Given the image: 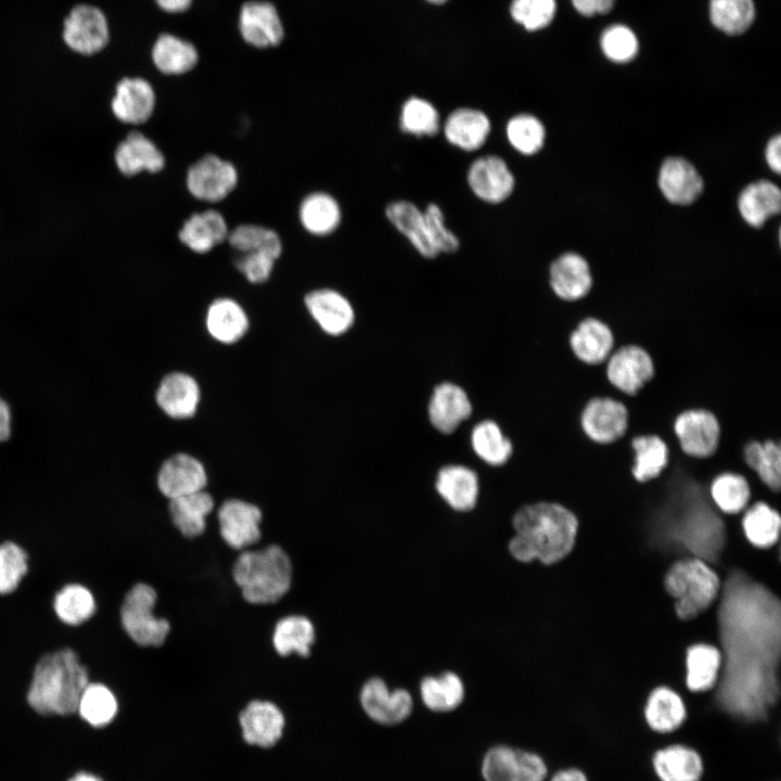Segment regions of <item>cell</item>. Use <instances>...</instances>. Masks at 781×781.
I'll return each instance as SVG.
<instances>
[{"instance_id":"obj_49","label":"cell","mask_w":781,"mask_h":781,"mask_svg":"<svg viewBox=\"0 0 781 781\" xmlns=\"http://www.w3.org/2000/svg\"><path fill=\"white\" fill-rule=\"evenodd\" d=\"M780 515L765 502H756L744 514L743 530L748 541L758 548L776 543L780 533Z\"/></svg>"},{"instance_id":"obj_11","label":"cell","mask_w":781,"mask_h":781,"mask_svg":"<svg viewBox=\"0 0 781 781\" xmlns=\"http://www.w3.org/2000/svg\"><path fill=\"white\" fill-rule=\"evenodd\" d=\"M235 166L215 154H206L194 162L185 175L189 193L196 200L217 203L225 200L236 187Z\"/></svg>"},{"instance_id":"obj_34","label":"cell","mask_w":781,"mask_h":781,"mask_svg":"<svg viewBox=\"0 0 781 781\" xmlns=\"http://www.w3.org/2000/svg\"><path fill=\"white\" fill-rule=\"evenodd\" d=\"M205 323L210 336L222 344L238 342L248 329L244 309L229 297L217 298L209 305Z\"/></svg>"},{"instance_id":"obj_6","label":"cell","mask_w":781,"mask_h":781,"mask_svg":"<svg viewBox=\"0 0 781 781\" xmlns=\"http://www.w3.org/2000/svg\"><path fill=\"white\" fill-rule=\"evenodd\" d=\"M689 503L677 513L670 527L671 536L695 558L716 561L725 546L724 524L704 500Z\"/></svg>"},{"instance_id":"obj_51","label":"cell","mask_w":781,"mask_h":781,"mask_svg":"<svg viewBox=\"0 0 781 781\" xmlns=\"http://www.w3.org/2000/svg\"><path fill=\"white\" fill-rule=\"evenodd\" d=\"M710 497L719 510L725 513L735 514L747 505L751 498V488L743 475L735 472H725L713 479Z\"/></svg>"},{"instance_id":"obj_36","label":"cell","mask_w":781,"mask_h":781,"mask_svg":"<svg viewBox=\"0 0 781 781\" xmlns=\"http://www.w3.org/2000/svg\"><path fill=\"white\" fill-rule=\"evenodd\" d=\"M633 452L630 472L638 483H646L658 477L669 462V448L666 440L657 434H642L630 441Z\"/></svg>"},{"instance_id":"obj_47","label":"cell","mask_w":781,"mask_h":781,"mask_svg":"<svg viewBox=\"0 0 781 781\" xmlns=\"http://www.w3.org/2000/svg\"><path fill=\"white\" fill-rule=\"evenodd\" d=\"M227 241L238 254L267 252L280 257L283 252L278 232L255 223H243L229 230Z\"/></svg>"},{"instance_id":"obj_2","label":"cell","mask_w":781,"mask_h":781,"mask_svg":"<svg viewBox=\"0 0 781 781\" xmlns=\"http://www.w3.org/2000/svg\"><path fill=\"white\" fill-rule=\"evenodd\" d=\"M515 535L509 543L511 554L521 562L539 560L553 564L573 549L578 529L576 515L554 502H537L517 510L512 521Z\"/></svg>"},{"instance_id":"obj_46","label":"cell","mask_w":781,"mask_h":781,"mask_svg":"<svg viewBox=\"0 0 781 781\" xmlns=\"http://www.w3.org/2000/svg\"><path fill=\"white\" fill-rule=\"evenodd\" d=\"M471 444L478 458L490 465H502L511 457L512 443L500 426L490 420L477 423L471 434Z\"/></svg>"},{"instance_id":"obj_17","label":"cell","mask_w":781,"mask_h":781,"mask_svg":"<svg viewBox=\"0 0 781 781\" xmlns=\"http://www.w3.org/2000/svg\"><path fill=\"white\" fill-rule=\"evenodd\" d=\"M653 773L658 781H702L705 763L702 754L686 743H670L651 756Z\"/></svg>"},{"instance_id":"obj_58","label":"cell","mask_w":781,"mask_h":781,"mask_svg":"<svg viewBox=\"0 0 781 781\" xmlns=\"http://www.w3.org/2000/svg\"><path fill=\"white\" fill-rule=\"evenodd\" d=\"M616 0H572L575 10L584 16L609 13Z\"/></svg>"},{"instance_id":"obj_18","label":"cell","mask_w":781,"mask_h":781,"mask_svg":"<svg viewBox=\"0 0 781 781\" xmlns=\"http://www.w3.org/2000/svg\"><path fill=\"white\" fill-rule=\"evenodd\" d=\"M207 474L204 465L188 453H176L163 462L157 474L159 491L169 500L204 490Z\"/></svg>"},{"instance_id":"obj_59","label":"cell","mask_w":781,"mask_h":781,"mask_svg":"<svg viewBox=\"0 0 781 781\" xmlns=\"http://www.w3.org/2000/svg\"><path fill=\"white\" fill-rule=\"evenodd\" d=\"M547 781H590L589 777L579 767L571 766L556 770Z\"/></svg>"},{"instance_id":"obj_43","label":"cell","mask_w":781,"mask_h":781,"mask_svg":"<svg viewBox=\"0 0 781 781\" xmlns=\"http://www.w3.org/2000/svg\"><path fill=\"white\" fill-rule=\"evenodd\" d=\"M315 641V628L305 616L291 615L281 618L273 630L272 643L281 656L297 653L300 656L310 654Z\"/></svg>"},{"instance_id":"obj_12","label":"cell","mask_w":781,"mask_h":781,"mask_svg":"<svg viewBox=\"0 0 781 781\" xmlns=\"http://www.w3.org/2000/svg\"><path fill=\"white\" fill-rule=\"evenodd\" d=\"M655 374L651 354L638 344L618 347L606 360L607 382L624 395H637Z\"/></svg>"},{"instance_id":"obj_3","label":"cell","mask_w":781,"mask_h":781,"mask_svg":"<svg viewBox=\"0 0 781 781\" xmlns=\"http://www.w3.org/2000/svg\"><path fill=\"white\" fill-rule=\"evenodd\" d=\"M89 681L88 669L75 650L47 652L34 666L27 703L40 715H72Z\"/></svg>"},{"instance_id":"obj_64","label":"cell","mask_w":781,"mask_h":781,"mask_svg":"<svg viewBox=\"0 0 781 781\" xmlns=\"http://www.w3.org/2000/svg\"><path fill=\"white\" fill-rule=\"evenodd\" d=\"M426 1H428V2H431V3H433V4H441V3H445V2L448 1V0H426Z\"/></svg>"},{"instance_id":"obj_61","label":"cell","mask_w":781,"mask_h":781,"mask_svg":"<svg viewBox=\"0 0 781 781\" xmlns=\"http://www.w3.org/2000/svg\"><path fill=\"white\" fill-rule=\"evenodd\" d=\"M781 138L780 136L773 137L766 149V161L769 167L777 174L781 170Z\"/></svg>"},{"instance_id":"obj_13","label":"cell","mask_w":781,"mask_h":781,"mask_svg":"<svg viewBox=\"0 0 781 781\" xmlns=\"http://www.w3.org/2000/svg\"><path fill=\"white\" fill-rule=\"evenodd\" d=\"M110 38L104 13L91 4H77L64 20L63 40L73 51L92 55L103 50Z\"/></svg>"},{"instance_id":"obj_63","label":"cell","mask_w":781,"mask_h":781,"mask_svg":"<svg viewBox=\"0 0 781 781\" xmlns=\"http://www.w3.org/2000/svg\"><path fill=\"white\" fill-rule=\"evenodd\" d=\"M68 781H103L98 776L90 773V772H78L75 776H73Z\"/></svg>"},{"instance_id":"obj_31","label":"cell","mask_w":781,"mask_h":781,"mask_svg":"<svg viewBox=\"0 0 781 781\" xmlns=\"http://www.w3.org/2000/svg\"><path fill=\"white\" fill-rule=\"evenodd\" d=\"M225 217L215 209L192 214L181 226L178 238L191 252L205 254L227 240Z\"/></svg>"},{"instance_id":"obj_38","label":"cell","mask_w":781,"mask_h":781,"mask_svg":"<svg viewBox=\"0 0 781 781\" xmlns=\"http://www.w3.org/2000/svg\"><path fill=\"white\" fill-rule=\"evenodd\" d=\"M738 206L752 227H761L781 209V191L774 183L760 180L748 184L740 194Z\"/></svg>"},{"instance_id":"obj_7","label":"cell","mask_w":781,"mask_h":781,"mask_svg":"<svg viewBox=\"0 0 781 781\" xmlns=\"http://www.w3.org/2000/svg\"><path fill=\"white\" fill-rule=\"evenodd\" d=\"M156 598L153 587L138 582L126 593L120 606L124 631L141 646L162 645L170 630L168 620L153 613Z\"/></svg>"},{"instance_id":"obj_57","label":"cell","mask_w":781,"mask_h":781,"mask_svg":"<svg viewBox=\"0 0 781 781\" xmlns=\"http://www.w3.org/2000/svg\"><path fill=\"white\" fill-rule=\"evenodd\" d=\"M279 258L271 253L255 252L239 254L234 264L248 282L259 284L270 278L274 264Z\"/></svg>"},{"instance_id":"obj_20","label":"cell","mask_w":781,"mask_h":781,"mask_svg":"<svg viewBox=\"0 0 781 781\" xmlns=\"http://www.w3.org/2000/svg\"><path fill=\"white\" fill-rule=\"evenodd\" d=\"M155 105V91L151 84L141 77H125L119 80L111 102L113 115L128 125L148 121Z\"/></svg>"},{"instance_id":"obj_37","label":"cell","mask_w":781,"mask_h":781,"mask_svg":"<svg viewBox=\"0 0 781 781\" xmlns=\"http://www.w3.org/2000/svg\"><path fill=\"white\" fill-rule=\"evenodd\" d=\"M52 607L61 623L76 627L94 616L97 600L87 586L80 582H68L55 592Z\"/></svg>"},{"instance_id":"obj_54","label":"cell","mask_w":781,"mask_h":781,"mask_svg":"<svg viewBox=\"0 0 781 781\" xmlns=\"http://www.w3.org/2000/svg\"><path fill=\"white\" fill-rule=\"evenodd\" d=\"M556 11L555 0H512V18L528 31L547 27Z\"/></svg>"},{"instance_id":"obj_52","label":"cell","mask_w":781,"mask_h":781,"mask_svg":"<svg viewBox=\"0 0 781 781\" xmlns=\"http://www.w3.org/2000/svg\"><path fill=\"white\" fill-rule=\"evenodd\" d=\"M509 144L520 154L530 156L543 146L546 129L534 115L520 113L512 116L505 125Z\"/></svg>"},{"instance_id":"obj_29","label":"cell","mask_w":781,"mask_h":781,"mask_svg":"<svg viewBox=\"0 0 781 781\" xmlns=\"http://www.w3.org/2000/svg\"><path fill=\"white\" fill-rule=\"evenodd\" d=\"M688 712L682 697L668 687H657L649 694L643 708L648 728L656 734H670L687 720Z\"/></svg>"},{"instance_id":"obj_42","label":"cell","mask_w":781,"mask_h":781,"mask_svg":"<svg viewBox=\"0 0 781 781\" xmlns=\"http://www.w3.org/2000/svg\"><path fill=\"white\" fill-rule=\"evenodd\" d=\"M152 60L163 74L181 75L193 69L199 55L191 42L170 34H163L153 46Z\"/></svg>"},{"instance_id":"obj_48","label":"cell","mask_w":781,"mask_h":781,"mask_svg":"<svg viewBox=\"0 0 781 781\" xmlns=\"http://www.w3.org/2000/svg\"><path fill=\"white\" fill-rule=\"evenodd\" d=\"M712 24L727 35L744 33L755 18L753 0H710Z\"/></svg>"},{"instance_id":"obj_27","label":"cell","mask_w":781,"mask_h":781,"mask_svg":"<svg viewBox=\"0 0 781 781\" xmlns=\"http://www.w3.org/2000/svg\"><path fill=\"white\" fill-rule=\"evenodd\" d=\"M428 419L432 425L444 434L452 433L472 412L469 396L457 384H438L430 398Z\"/></svg>"},{"instance_id":"obj_45","label":"cell","mask_w":781,"mask_h":781,"mask_svg":"<svg viewBox=\"0 0 781 781\" xmlns=\"http://www.w3.org/2000/svg\"><path fill=\"white\" fill-rule=\"evenodd\" d=\"M118 712V702L113 691L101 682H90L84 689L77 712L90 726L102 728L113 721Z\"/></svg>"},{"instance_id":"obj_15","label":"cell","mask_w":781,"mask_h":781,"mask_svg":"<svg viewBox=\"0 0 781 781\" xmlns=\"http://www.w3.org/2000/svg\"><path fill=\"white\" fill-rule=\"evenodd\" d=\"M360 704L370 719L383 726H395L405 721L413 708V700L408 691H389L380 678H371L363 684Z\"/></svg>"},{"instance_id":"obj_32","label":"cell","mask_w":781,"mask_h":781,"mask_svg":"<svg viewBox=\"0 0 781 781\" xmlns=\"http://www.w3.org/2000/svg\"><path fill=\"white\" fill-rule=\"evenodd\" d=\"M385 216L421 256L432 259L439 255L431 242L423 210L414 203L390 202L385 207Z\"/></svg>"},{"instance_id":"obj_5","label":"cell","mask_w":781,"mask_h":781,"mask_svg":"<svg viewBox=\"0 0 781 781\" xmlns=\"http://www.w3.org/2000/svg\"><path fill=\"white\" fill-rule=\"evenodd\" d=\"M664 585L676 599L679 618L688 620L705 611L716 599L720 581L712 567L699 558L676 562L667 572Z\"/></svg>"},{"instance_id":"obj_25","label":"cell","mask_w":781,"mask_h":781,"mask_svg":"<svg viewBox=\"0 0 781 781\" xmlns=\"http://www.w3.org/2000/svg\"><path fill=\"white\" fill-rule=\"evenodd\" d=\"M443 130L446 140L451 145L465 152H474L486 143L491 131V124L483 111L459 107L449 113Z\"/></svg>"},{"instance_id":"obj_14","label":"cell","mask_w":781,"mask_h":781,"mask_svg":"<svg viewBox=\"0 0 781 781\" xmlns=\"http://www.w3.org/2000/svg\"><path fill=\"white\" fill-rule=\"evenodd\" d=\"M473 194L488 204L504 202L513 193L515 178L507 162L499 155H483L474 159L466 172Z\"/></svg>"},{"instance_id":"obj_33","label":"cell","mask_w":781,"mask_h":781,"mask_svg":"<svg viewBox=\"0 0 781 781\" xmlns=\"http://www.w3.org/2000/svg\"><path fill=\"white\" fill-rule=\"evenodd\" d=\"M435 486L440 497L457 511H470L476 504L478 477L468 466H443L437 474Z\"/></svg>"},{"instance_id":"obj_8","label":"cell","mask_w":781,"mask_h":781,"mask_svg":"<svg viewBox=\"0 0 781 781\" xmlns=\"http://www.w3.org/2000/svg\"><path fill=\"white\" fill-rule=\"evenodd\" d=\"M481 773L484 781H547L549 769L536 752L498 744L483 756Z\"/></svg>"},{"instance_id":"obj_44","label":"cell","mask_w":781,"mask_h":781,"mask_svg":"<svg viewBox=\"0 0 781 781\" xmlns=\"http://www.w3.org/2000/svg\"><path fill=\"white\" fill-rule=\"evenodd\" d=\"M420 694L428 709L446 713L462 703L464 687L458 675L448 671L438 677L424 678L420 684Z\"/></svg>"},{"instance_id":"obj_39","label":"cell","mask_w":781,"mask_h":781,"mask_svg":"<svg viewBox=\"0 0 781 781\" xmlns=\"http://www.w3.org/2000/svg\"><path fill=\"white\" fill-rule=\"evenodd\" d=\"M213 497L202 490L169 500V514L174 525L188 537L200 536L206 527V516L214 509Z\"/></svg>"},{"instance_id":"obj_1","label":"cell","mask_w":781,"mask_h":781,"mask_svg":"<svg viewBox=\"0 0 781 781\" xmlns=\"http://www.w3.org/2000/svg\"><path fill=\"white\" fill-rule=\"evenodd\" d=\"M717 619L721 643L717 703L738 719L763 720L780 693V600L746 573L733 569L721 589Z\"/></svg>"},{"instance_id":"obj_40","label":"cell","mask_w":781,"mask_h":781,"mask_svg":"<svg viewBox=\"0 0 781 781\" xmlns=\"http://www.w3.org/2000/svg\"><path fill=\"white\" fill-rule=\"evenodd\" d=\"M743 460L753 470L761 483L771 491H779L781 486V448L778 440L753 439L745 443Z\"/></svg>"},{"instance_id":"obj_53","label":"cell","mask_w":781,"mask_h":781,"mask_svg":"<svg viewBox=\"0 0 781 781\" xmlns=\"http://www.w3.org/2000/svg\"><path fill=\"white\" fill-rule=\"evenodd\" d=\"M28 553L15 541L0 543V596L17 590L28 573Z\"/></svg>"},{"instance_id":"obj_10","label":"cell","mask_w":781,"mask_h":781,"mask_svg":"<svg viewBox=\"0 0 781 781\" xmlns=\"http://www.w3.org/2000/svg\"><path fill=\"white\" fill-rule=\"evenodd\" d=\"M629 419L628 408L623 401L610 396H594L584 405L579 425L590 441L610 445L626 434Z\"/></svg>"},{"instance_id":"obj_50","label":"cell","mask_w":781,"mask_h":781,"mask_svg":"<svg viewBox=\"0 0 781 781\" xmlns=\"http://www.w3.org/2000/svg\"><path fill=\"white\" fill-rule=\"evenodd\" d=\"M399 128L411 136L433 137L440 128L439 113L430 101L411 97L401 106Z\"/></svg>"},{"instance_id":"obj_56","label":"cell","mask_w":781,"mask_h":781,"mask_svg":"<svg viewBox=\"0 0 781 781\" xmlns=\"http://www.w3.org/2000/svg\"><path fill=\"white\" fill-rule=\"evenodd\" d=\"M423 214L431 242L437 253L457 252L460 247V240L447 228L441 208L436 203H430Z\"/></svg>"},{"instance_id":"obj_60","label":"cell","mask_w":781,"mask_h":781,"mask_svg":"<svg viewBox=\"0 0 781 781\" xmlns=\"http://www.w3.org/2000/svg\"><path fill=\"white\" fill-rule=\"evenodd\" d=\"M12 430V411L8 401L0 395V443L8 440Z\"/></svg>"},{"instance_id":"obj_41","label":"cell","mask_w":781,"mask_h":781,"mask_svg":"<svg viewBox=\"0 0 781 781\" xmlns=\"http://www.w3.org/2000/svg\"><path fill=\"white\" fill-rule=\"evenodd\" d=\"M686 664V683L690 691L705 692L717 684L721 668V654L717 648L704 643L690 646Z\"/></svg>"},{"instance_id":"obj_30","label":"cell","mask_w":781,"mask_h":781,"mask_svg":"<svg viewBox=\"0 0 781 781\" xmlns=\"http://www.w3.org/2000/svg\"><path fill=\"white\" fill-rule=\"evenodd\" d=\"M658 185L667 201L688 205L701 194L703 180L691 163L681 157H669L661 167Z\"/></svg>"},{"instance_id":"obj_21","label":"cell","mask_w":781,"mask_h":781,"mask_svg":"<svg viewBox=\"0 0 781 781\" xmlns=\"http://www.w3.org/2000/svg\"><path fill=\"white\" fill-rule=\"evenodd\" d=\"M614 345L613 330L605 321L594 317L580 320L568 336L573 356L587 366H599L606 361Z\"/></svg>"},{"instance_id":"obj_16","label":"cell","mask_w":781,"mask_h":781,"mask_svg":"<svg viewBox=\"0 0 781 781\" xmlns=\"http://www.w3.org/2000/svg\"><path fill=\"white\" fill-rule=\"evenodd\" d=\"M220 535L233 549H245L260 539L261 512L249 502L230 499L218 510Z\"/></svg>"},{"instance_id":"obj_24","label":"cell","mask_w":781,"mask_h":781,"mask_svg":"<svg viewBox=\"0 0 781 781\" xmlns=\"http://www.w3.org/2000/svg\"><path fill=\"white\" fill-rule=\"evenodd\" d=\"M549 283L553 293L562 300H578L591 290L590 267L580 255L565 253L551 264Z\"/></svg>"},{"instance_id":"obj_26","label":"cell","mask_w":781,"mask_h":781,"mask_svg":"<svg viewBox=\"0 0 781 781\" xmlns=\"http://www.w3.org/2000/svg\"><path fill=\"white\" fill-rule=\"evenodd\" d=\"M114 159L118 170L128 177L144 171L159 172L166 164L163 152L140 131H131L120 141L115 150Z\"/></svg>"},{"instance_id":"obj_9","label":"cell","mask_w":781,"mask_h":781,"mask_svg":"<svg viewBox=\"0 0 781 781\" xmlns=\"http://www.w3.org/2000/svg\"><path fill=\"white\" fill-rule=\"evenodd\" d=\"M673 433L686 456L701 460L712 457L717 451L721 438V425L712 410L688 408L675 417Z\"/></svg>"},{"instance_id":"obj_35","label":"cell","mask_w":781,"mask_h":781,"mask_svg":"<svg viewBox=\"0 0 781 781\" xmlns=\"http://www.w3.org/2000/svg\"><path fill=\"white\" fill-rule=\"evenodd\" d=\"M298 219L308 233L317 236L329 235L341 223V206L336 199L327 192H311L299 204Z\"/></svg>"},{"instance_id":"obj_28","label":"cell","mask_w":781,"mask_h":781,"mask_svg":"<svg viewBox=\"0 0 781 781\" xmlns=\"http://www.w3.org/2000/svg\"><path fill=\"white\" fill-rule=\"evenodd\" d=\"M200 397L197 382L183 372H171L165 375L155 394L157 406L174 419L193 417L197 410Z\"/></svg>"},{"instance_id":"obj_55","label":"cell","mask_w":781,"mask_h":781,"mask_svg":"<svg viewBox=\"0 0 781 781\" xmlns=\"http://www.w3.org/2000/svg\"><path fill=\"white\" fill-rule=\"evenodd\" d=\"M603 54L616 63L631 61L638 52V39L633 31L624 25H613L601 36Z\"/></svg>"},{"instance_id":"obj_23","label":"cell","mask_w":781,"mask_h":781,"mask_svg":"<svg viewBox=\"0 0 781 781\" xmlns=\"http://www.w3.org/2000/svg\"><path fill=\"white\" fill-rule=\"evenodd\" d=\"M239 27L243 39L257 48L278 46L283 25L276 8L267 1H247L240 11Z\"/></svg>"},{"instance_id":"obj_62","label":"cell","mask_w":781,"mask_h":781,"mask_svg":"<svg viewBox=\"0 0 781 781\" xmlns=\"http://www.w3.org/2000/svg\"><path fill=\"white\" fill-rule=\"evenodd\" d=\"M158 7L170 13H179L189 9L192 0H155Z\"/></svg>"},{"instance_id":"obj_4","label":"cell","mask_w":781,"mask_h":781,"mask_svg":"<svg viewBox=\"0 0 781 781\" xmlns=\"http://www.w3.org/2000/svg\"><path fill=\"white\" fill-rule=\"evenodd\" d=\"M233 578L247 602L274 603L291 587L292 563L286 552L277 545L247 550L235 560Z\"/></svg>"},{"instance_id":"obj_22","label":"cell","mask_w":781,"mask_h":781,"mask_svg":"<svg viewBox=\"0 0 781 781\" xmlns=\"http://www.w3.org/2000/svg\"><path fill=\"white\" fill-rule=\"evenodd\" d=\"M305 306L312 319L329 335L344 334L355 320V311L349 300L332 289L309 292L305 296Z\"/></svg>"},{"instance_id":"obj_19","label":"cell","mask_w":781,"mask_h":781,"mask_svg":"<svg viewBox=\"0 0 781 781\" xmlns=\"http://www.w3.org/2000/svg\"><path fill=\"white\" fill-rule=\"evenodd\" d=\"M239 722L242 737L249 745L271 747L283 734L285 718L270 701L255 700L241 712Z\"/></svg>"}]
</instances>
